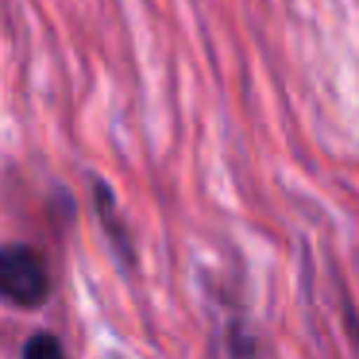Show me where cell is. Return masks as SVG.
Wrapping results in <instances>:
<instances>
[{
    "instance_id": "2",
    "label": "cell",
    "mask_w": 359,
    "mask_h": 359,
    "mask_svg": "<svg viewBox=\"0 0 359 359\" xmlns=\"http://www.w3.org/2000/svg\"><path fill=\"white\" fill-rule=\"evenodd\" d=\"M24 359H70V355H66L62 344H58L50 332H35L32 340H27V348H24Z\"/></svg>"
},
{
    "instance_id": "1",
    "label": "cell",
    "mask_w": 359,
    "mask_h": 359,
    "mask_svg": "<svg viewBox=\"0 0 359 359\" xmlns=\"http://www.w3.org/2000/svg\"><path fill=\"white\" fill-rule=\"evenodd\" d=\"M50 297L47 263L27 243H4L0 248V302L16 309H39Z\"/></svg>"
}]
</instances>
